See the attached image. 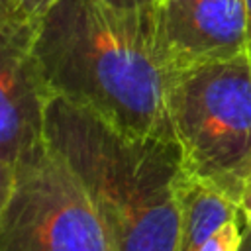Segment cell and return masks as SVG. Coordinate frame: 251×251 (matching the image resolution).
I'll use <instances>...</instances> for the list:
<instances>
[{
    "label": "cell",
    "instance_id": "cell-1",
    "mask_svg": "<svg viewBox=\"0 0 251 251\" xmlns=\"http://www.w3.org/2000/svg\"><path fill=\"white\" fill-rule=\"evenodd\" d=\"M33 55L51 96L131 135L175 141L153 10L59 0L33 24Z\"/></svg>",
    "mask_w": 251,
    "mask_h": 251
},
{
    "label": "cell",
    "instance_id": "cell-2",
    "mask_svg": "<svg viewBox=\"0 0 251 251\" xmlns=\"http://www.w3.org/2000/svg\"><path fill=\"white\" fill-rule=\"evenodd\" d=\"M45 137L96 210L114 251H178L186 175L171 139L131 135L59 96Z\"/></svg>",
    "mask_w": 251,
    "mask_h": 251
},
{
    "label": "cell",
    "instance_id": "cell-3",
    "mask_svg": "<svg viewBox=\"0 0 251 251\" xmlns=\"http://www.w3.org/2000/svg\"><path fill=\"white\" fill-rule=\"evenodd\" d=\"M169 116L186 173L237 204L251 175L249 53L171 75Z\"/></svg>",
    "mask_w": 251,
    "mask_h": 251
},
{
    "label": "cell",
    "instance_id": "cell-4",
    "mask_svg": "<svg viewBox=\"0 0 251 251\" xmlns=\"http://www.w3.org/2000/svg\"><path fill=\"white\" fill-rule=\"evenodd\" d=\"M0 251H114L82 184L49 143L16 169Z\"/></svg>",
    "mask_w": 251,
    "mask_h": 251
},
{
    "label": "cell",
    "instance_id": "cell-5",
    "mask_svg": "<svg viewBox=\"0 0 251 251\" xmlns=\"http://www.w3.org/2000/svg\"><path fill=\"white\" fill-rule=\"evenodd\" d=\"M49 100L33 55V22L0 27V157L14 169L47 145Z\"/></svg>",
    "mask_w": 251,
    "mask_h": 251
},
{
    "label": "cell",
    "instance_id": "cell-6",
    "mask_svg": "<svg viewBox=\"0 0 251 251\" xmlns=\"http://www.w3.org/2000/svg\"><path fill=\"white\" fill-rule=\"evenodd\" d=\"M155 37L171 75L247 51L245 0H161Z\"/></svg>",
    "mask_w": 251,
    "mask_h": 251
},
{
    "label": "cell",
    "instance_id": "cell-7",
    "mask_svg": "<svg viewBox=\"0 0 251 251\" xmlns=\"http://www.w3.org/2000/svg\"><path fill=\"white\" fill-rule=\"evenodd\" d=\"M241 220L237 204L216 186L184 175L180 186V233L178 251H198L202 243L224 224Z\"/></svg>",
    "mask_w": 251,
    "mask_h": 251
},
{
    "label": "cell",
    "instance_id": "cell-8",
    "mask_svg": "<svg viewBox=\"0 0 251 251\" xmlns=\"http://www.w3.org/2000/svg\"><path fill=\"white\" fill-rule=\"evenodd\" d=\"M239 222L241 220H233V222H227L222 227H218L202 243V247L198 251H239L241 237H243Z\"/></svg>",
    "mask_w": 251,
    "mask_h": 251
},
{
    "label": "cell",
    "instance_id": "cell-9",
    "mask_svg": "<svg viewBox=\"0 0 251 251\" xmlns=\"http://www.w3.org/2000/svg\"><path fill=\"white\" fill-rule=\"evenodd\" d=\"M14 186H16V169L0 157V218L10 202Z\"/></svg>",
    "mask_w": 251,
    "mask_h": 251
},
{
    "label": "cell",
    "instance_id": "cell-10",
    "mask_svg": "<svg viewBox=\"0 0 251 251\" xmlns=\"http://www.w3.org/2000/svg\"><path fill=\"white\" fill-rule=\"evenodd\" d=\"M16 6L20 8V12L24 14L25 20L29 22H37L41 16H45L59 0H14Z\"/></svg>",
    "mask_w": 251,
    "mask_h": 251
},
{
    "label": "cell",
    "instance_id": "cell-11",
    "mask_svg": "<svg viewBox=\"0 0 251 251\" xmlns=\"http://www.w3.org/2000/svg\"><path fill=\"white\" fill-rule=\"evenodd\" d=\"M237 208H239V218L243 222V227H251V175L243 182L241 194L237 198Z\"/></svg>",
    "mask_w": 251,
    "mask_h": 251
},
{
    "label": "cell",
    "instance_id": "cell-12",
    "mask_svg": "<svg viewBox=\"0 0 251 251\" xmlns=\"http://www.w3.org/2000/svg\"><path fill=\"white\" fill-rule=\"evenodd\" d=\"M20 22H29V20L24 18V14L16 6V2L14 0H0V27L14 25Z\"/></svg>",
    "mask_w": 251,
    "mask_h": 251
},
{
    "label": "cell",
    "instance_id": "cell-13",
    "mask_svg": "<svg viewBox=\"0 0 251 251\" xmlns=\"http://www.w3.org/2000/svg\"><path fill=\"white\" fill-rule=\"evenodd\" d=\"M118 10H153L161 0H102Z\"/></svg>",
    "mask_w": 251,
    "mask_h": 251
},
{
    "label": "cell",
    "instance_id": "cell-14",
    "mask_svg": "<svg viewBox=\"0 0 251 251\" xmlns=\"http://www.w3.org/2000/svg\"><path fill=\"white\" fill-rule=\"evenodd\" d=\"M245 37H247V53L251 57V0H245Z\"/></svg>",
    "mask_w": 251,
    "mask_h": 251
},
{
    "label": "cell",
    "instance_id": "cell-15",
    "mask_svg": "<svg viewBox=\"0 0 251 251\" xmlns=\"http://www.w3.org/2000/svg\"><path fill=\"white\" fill-rule=\"evenodd\" d=\"M239 251H251V227H243V237H241Z\"/></svg>",
    "mask_w": 251,
    "mask_h": 251
}]
</instances>
